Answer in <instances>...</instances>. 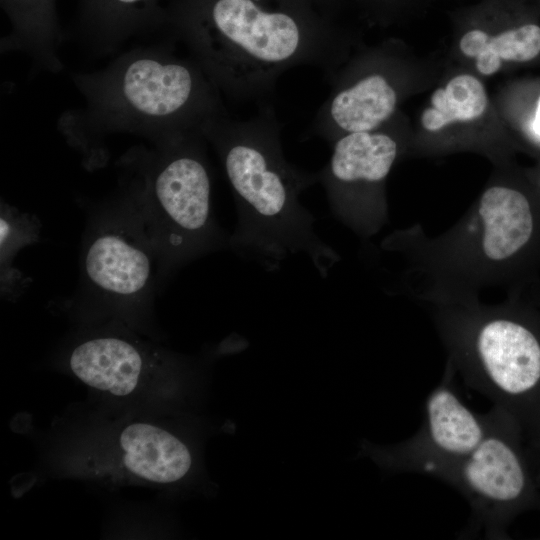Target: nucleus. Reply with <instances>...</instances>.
<instances>
[{"label":"nucleus","mask_w":540,"mask_h":540,"mask_svg":"<svg viewBox=\"0 0 540 540\" xmlns=\"http://www.w3.org/2000/svg\"><path fill=\"white\" fill-rule=\"evenodd\" d=\"M169 25L221 95L267 103L299 66L329 78L351 54L350 36L292 0H176Z\"/></svg>","instance_id":"nucleus-1"},{"label":"nucleus","mask_w":540,"mask_h":540,"mask_svg":"<svg viewBox=\"0 0 540 540\" xmlns=\"http://www.w3.org/2000/svg\"><path fill=\"white\" fill-rule=\"evenodd\" d=\"M200 131L213 147L231 187L237 225L227 246L267 271L304 254L321 277L340 261L315 232V218L301 204L304 191L318 183L317 172L290 163L282 149L281 127L267 102L246 120L227 110L208 119Z\"/></svg>","instance_id":"nucleus-2"},{"label":"nucleus","mask_w":540,"mask_h":540,"mask_svg":"<svg viewBox=\"0 0 540 540\" xmlns=\"http://www.w3.org/2000/svg\"><path fill=\"white\" fill-rule=\"evenodd\" d=\"M529 194L505 173H495L464 215L430 236L420 224L397 229L381 249L401 257L402 282L426 304L479 298L513 273L536 238Z\"/></svg>","instance_id":"nucleus-3"},{"label":"nucleus","mask_w":540,"mask_h":540,"mask_svg":"<svg viewBox=\"0 0 540 540\" xmlns=\"http://www.w3.org/2000/svg\"><path fill=\"white\" fill-rule=\"evenodd\" d=\"M72 80L85 104L64 114L60 127L69 141L87 149L114 133L158 143L200 131L227 110L199 64L171 46L130 50L101 70L73 74Z\"/></svg>","instance_id":"nucleus-4"},{"label":"nucleus","mask_w":540,"mask_h":540,"mask_svg":"<svg viewBox=\"0 0 540 540\" xmlns=\"http://www.w3.org/2000/svg\"><path fill=\"white\" fill-rule=\"evenodd\" d=\"M206 144L191 131L126 157L135 174L127 191L163 272L228 244L213 214Z\"/></svg>","instance_id":"nucleus-5"},{"label":"nucleus","mask_w":540,"mask_h":540,"mask_svg":"<svg viewBox=\"0 0 540 540\" xmlns=\"http://www.w3.org/2000/svg\"><path fill=\"white\" fill-rule=\"evenodd\" d=\"M456 374L507 412L540 386V337L507 305L479 298L429 304Z\"/></svg>","instance_id":"nucleus-6"},{"label":"nucleus","mask_w":540,"mask_h":540,"mask_svg":"<svg viewBox=\"0 0 540 540\" xmlns=\"http://www.w3.org/2000/svg\"><path fill=\"white\" fill-rule=\"evenodd\" d=\"M396 118L380 129L343 135L317 171L333 215L359 238L375 236L389 222L387 178L410 144Z\"/></svg>","instance_id":"nucleus-7"},{"label":"nucleus","mask_w":540,"mask_h":540,"mask_svg":"<svg viewBox=\"0 0 540 540\" xmlns=\"http://www.w3.org/2000/svg\"><path fill=\"white\" fill-rule=\"evenodd\" d=\"M393 43L359 51L326 80L329 95L309 132L330 145L339 137L382 128L394 118L409 91V73Z\"/></svg>","instance_id":"nucleus-8"},{"label":"nucleus","mask_w":540,"mask_h":540,"mask_svg":"<svg viewBox=\"0 0 540 540\" xmlns=\"http://www.w3.org/2000/svg\"><path fill=\"white\" fill-rule=\"evenodd\" d=\"M152 245L126 189L90 231L83 278L92 296L116 307H133L151 295Z\"/></svg>","instance_id":"nucleus-9"},{"label":"nucleus","mask_w":540,"mask_h":540,"mask_svg":"<svg viewBox=\"0 0 540 540\" xmlns=\"http://www.w3.org/2000/svg\"><path fill=\"white\" fill-rule=\"evenodd\" d=\"M488 414L489 425L481 442L438 479L460 491L471 505L477 525L496 539L524 497L527 477L510 437L508 414L496 406Z\"/></svg>","instance_id":"nucleus-10"},{"label":"nucleus","mask_w":540,"mask_h":540,"mask_svg":"<svg viewBox=\"0 0 540 540\" xmlns=\"http://www.w3.org/2000/svg\"><path fill=\"white\" fill-rule=\"evenodd\" d=\"M456 372L447 363L440 383L425 401L421 428L408 440L374 456L394 470L438 478L446 469L471 453L485 436L489 414H477L460 398Z\"/></svg>","instance_id":"nucleus-11"},{"label":"nucleus","mask_w":540,"mask_h":540,"mask_svg":"<svg viewBox=\"0 0 540 540\" xmlns=\"http://www.w3.org/2000/svg\"><path fill=\"white\" fill-rule=\"evenodd\" d=\"M456 52L479 77L540 59L536 0H479L456 19Z\"/></svg>","instance_id":"nucleus-12"},{"label":"nucleus","mask_w":540,"mask_h":540,"mask_svg":"<svg viewBox=\"0 0 540 540\" xmlns=\"http://www.w3.org/2000/svg\"><path fill=\"white\" fill-rule=\"evenodd\" d=\"M490 111L491 101L481 77L471 71L454 74L430 94L410 149L424 154L477 151L501 163L507 152L505 138L482 126Z\"/></svg>","instance_id":"nucleus-13"},{"label":"nucleus","mask_w":540,"mask_h":540,"mask_svg":"<svg viewBox=\"0 0 540 540\" xmlns=\"http://www.w3.org/2000/svg\"><path fill=\"white\" fill-rule=\"evenodd\" d=\"M151 364L142 346L111 335L86 339L69 356L70 370L79 380L114 396L134 392Z\"/></svg>","instance_id":"nucleus-14"},{"label":"nucleus","mask_w":540,"mask_h":540,"mask_svg":"<svg viewBox=\"0 0 540 540\" xmlns=\"http://www.w3.org/2000/svg\"><path fill=\"white\" fill-rule=\"evenodd\" d=\"M122 467L132 476L157 484L183 479L192 467L188 446L171 432L145 422L127 425L118 438Z\"/></svg>","instance_id":"nucleus-15"},{"label":"nucleus","mask_w":540,"mask_h":540,"mask_svg":"<svg viewBox=\"0 0 540 540\" xmlns=\"http://www.w3.org/2000/svg\"><path fill=\"white\" fill-rule=\"evenodd\" d=\"M165 24L158 0H79V30L100 54L111 53L140 32Z\"/></svg>","instance_id":"nucleus-16"},{"label":"nucleus","mask_w":540,"mask_h":540,"mask_svg":"<svg viewBox=\"0 0 540 540\" xmlns=\"http://www.w3.org/2000/svg\"><path fill=\"white\" fill-rule=\"evenodd\" d=\"M0 4L11 23V31L1 39L0 51L25 53L38 68L62 71L59 48L63 36L56 0H0Z\"/></svg>","instance_id":"nucleus-17"},{"label":"nucleus","mask_w":540,"mask_h":540,"mask_svg":"<svg viewBox=\"0 0 540 540\" xmlns=\"http://www.w3.org/2000/svg\"><path fill=\"white\" fill-rule=\"evenodd\" d=\"M537 102L532 103L528 109L527 124L523 127L524 133L534 143L540 145V94L538 95Z\"/></svg>","instance_id":"nucleus-18"},{"label":"nucleus","mask_w":540,"mask_h":540,"mask_svg":"<svg viewBox=\"0 0 540 540\" xmlns=\"http://www.w3.org/2000/svg\"><path fill=\"white\" fill-rule=\"evenodd\" d=\"M536 2L538 3V5L540 6V0H536Z\"/></svg>","instance_id":"nucleus-19"},{"label":"nucleus","mask_w":540,"mask_h":540,"mask_svg":"<svg viewBox=\"0 0 540 540\" xmlns=\"http://www.w3.org/2000/svg\"><path fill=\"white\" fill-rule=\"evenodd\" d=\"M539 186H540V173H539Z\"/></svg>","instance_id":"nucleus-20"}]
</instances>
